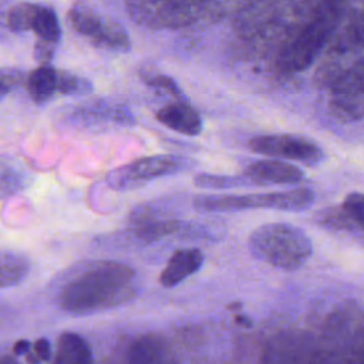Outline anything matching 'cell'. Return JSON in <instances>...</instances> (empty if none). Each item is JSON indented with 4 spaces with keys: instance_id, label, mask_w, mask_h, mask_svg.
I'll list each match as a JSON object with an SVG mask.
<instances>
[{
    "instance_id": "obj_7",
    "label": "cell",
    "mask_w": 364,
    "mask_h": 364,
    "mask_svg": "<svg viewBox=\"0 0 364 364\" xmlns=\"http://www.w3.org/2000/svg\"><path fill=\"white\" fill-rule=\"evenodd\" d=\"M192 166L193 162L181 155L145 156L112 169L105 176V182L112 189L128 191L155 178L185 172Z\"/></svg>"
},
{
    "instance_id": "obj_19",
    "label": "cell",
    "mask_w": 364,
    "mask_h": 364,
    "mask_svg": "<svg viewBox=\"0 0 364 364\" xmlns=\"http://www.w3.org/2000/svg\"><path fill=\"white\" fill-rule=\"evenodd\" d=\"M82 115L90 118L117 122L122 125L135 124V117L129 111V108L119 102H108V101H97L90 107L81 109Z\"/></svg>"
},
{
    "instance_id": "obj_13",
    "label": "cell",
    "mask_w": 364,
    "mask_h": 364,
    "mask_svg": "<svg viewBox=\"0 0 364 364\" xmlns=\"http://www.w3.org/2000/svg\"><path fill=\"white\" fill-rule=\"evenodd\" d=\"M203 263V255L196 247H183L176 250L166 266L164 267L159 282L164 287L171 289L186 280L189 276L195 274Z\"/></svg>"
},
{
    "instance_id": "obj_29",
    "label": "cell",
    "mask_w": 364,
    "mask_h": 364,
    "mask_svg": "<svg viewBox=\"0 0 364 364\" xmlns=\"http://www.w3.org/2000/svg\"><path fill=\"white\" fill-rule=\"evenodd\" d=\"M55 47H57V44H53V43H48V41H44V40L38 38L34 44V58L41 65L48 64L54 57Z\"/></svg>"
},
{
    "instance_id": "obj_18",
    "label": "cell",
    "mask_w": 364,
    "mask_h": 364,
    "mask_svg": "<svg viewBox=\"0 0 364 364\" xmlns=\"http://www.w3.org/2000/svg\"><path fill=\"white\" fill-rule=\"evenodd\" d=\"M128 364H164V348L155 336L144 334L132 341Z\"/></svg>"
},
{
    "instance_id": "obj_6",
    "label": "cell",
    "mask_w": 364,
    "mask_h": 364,
    "mask_svg": "<svg viewBox=\"0 0 364 364\" xmlns=\"http://www.w3.org/2000/svg\"><path fill=\"white\" fill-rule=\"evenodd\" d=\"M70 26L81 36L87 37L95 47L125 53L131 48V38L122 24L104 16L88 3H75L67 13Z\"/></svg>"
},
{
    "instance_id": "obj_34",
    "label": "cell",
    "mask_w": 364,
    "mask_h": 364,
    "mask_svg": "<svg viewBox=\"0 0 364 364\" xmlns=\"http://www.w3.org/2000/svg\"><path fill=\"white\" fill-rule=\"evenodd\" d=\"M0 364H18L17 361H14L11 357H4L3 360H1V363Z\"/></svg>"
},
{
    "instance_id": "obj_20",
    "label": "cell",
    "mask_w": 364,
    "mask_h": 364,
    "mask_svg": "<svg viewBox=\"0 0 364 364\" xmlns=\"http://www.w3.org/2000/svg\"><path fill=\"white\" fill-rule=\"evenodd\" d=\"M185 223L176 219H164V220H151L139 225H134V237L144 243L155 242L164 236L182 232Z\"/></svg>"
},
{
    "instance_id": "obj_11",
    "label": "cell",
    "mask_w": 364,
    "mask_h": 364,
    "mask_svg": "<svg viewBox=\"0 0 364 364\" xmlns=\"http://www.w3.org/2000/svg\"><path fill=\"white\" fill-rule=\"evenodd\" d=\"M252 185H296L304 181V173L297 166L280 159H259L252 162L243 173Z\"/></svg>"
},
{
    "instance_id": "obj_23",
    "label": "cell",
    "mask_w": 364,
    "mask_h": 364,
    "mask_svg": "<svg viewBox=\"0 0 364 364\" xmlns=\"http://www.w3.org/2000/svg\"><path fill=\"white\" fill-rule=\"evenodd\" d=\"M316 220L318 223H321L323 226L337 229V230H343V232H348L351 235L358 233V236H361V233H363V228H360L357 223H354L344 213V210L341 208L323 209V210L316 213Z\"/></svg>"
},
{
    "instance_id": "obj_17",
    "label": "cell",
    "mask_w": 364,
    "mask_h": 364,
    "mask_svg": "<svg viewBox=\"0 0 364 364\" xmlns=\"http://www.w3.org/2000/svg\"><path fill=\"white\" fill-rule=\"evenodd\" d=\"M30 272V260L27 256L0 250V287H13L21 283Z\"/></svg>"
},
{
    "instance_id": "obj_26",
    "label": "cell",
    "mask_w": 364,
    "mask_h": 364,
    "mask_svg": "<svg viewBox=\"0 0 364 364\" xmlns=\"http://www.w3.org/2000/svg\"><path fill=\"white\" fill-rule=\"evenodd\" d=\"M144 81L145 84H148L152 88L156 90H162L168 94H171L172 97H175L178 101L185 100L182 90L179 88V85L176 84V81L168 75H162V74H146L144 75Z\"/></svg>"
},
{
    "instance_id": "obj_1",
    "label": "cell",
    "mask_w": 364,
    "mask_h": 364,
    "mask_svg": "<svg viewBox=\"0 0 364 364\" xmlns=\"http://www.w3.org/2000/svg\"><path fill=\"white\" fill-rule=\"evenodd\" d=\"M138 290L136 272L121 262L100 260L85 264L60 290L58 306L71 314H90L132 299Z\"/></svg>"
},
{
    "instance_id": "obj_16",
    "label": "cell",
    "mask_w": 364,
    "mask_h": 364,
    "mask_svg": "<svg viewBox=\"0 0 364 364\" xmlns=\"http://www.w3.org/2000/svg\"><path fill=\"white\" fill-rule=\"evenodd\" d=\"M26 85L36 104H46L57 92V70L50 64L40 65L27 75Z\"/></svg>"
},
{
    "instance_id": "obj_14",
    "label": "cell",
    "mask_w": 364,
    "mask_h": 364,
    "mask_svg": "<svg viewBox=\"0 0 364 364\" xmlns=\"http://www.w3.org/2000/svg\"><path fill=\"white\" fill-rule=\"evenodd\" d=\"M30 183V171L11 156H0V199L24 191Z\"/></svg>"
},
{
    "instance_id": "obj_9",
    "label": "cell",
    "mask_w": 364,
    "mask_h": 364,
    "mask_svg": "<svg viewBox=\"0 0 364 364\" xmlns=\"http://www.w3.org/2000/svg\"><path fill=\"white\" fill-rule=\"evenodd\" d=\"M363 60L348 68L331 85L328 108L340 121L354 122L363 117Z\"/></svg>"
},
{
    "instance_id": "obj_32",
    "label": "cell",
    "mask_w": 364,
    "mask_h": 364,
    "mask_svg": "<svg viewBox=\"0 0 364 364\" xmlns=\"http://www.w3.org/2000/svg\"><path fill=\"white\" fill-rule=\"evenodd\" d=\"M236 321H237L240 326H245V327H249V326H252V321H250V318H247L246 316H242V314H237V316H236Z\"/></svg>"
},
{
    "instance_id": "obj_31",
    "label": "cell",
    "mask_w": 364,
    "mask_h": 364,
    "mask_svg": "<svg viewBox=\"0 0 364 364\" xmlns=\"http://www.w3.org/2000/svg\"><path fill=\"white\" fill-rule=\"evenodd\" d=\"M6 11L7 9L3 7L0 9V37H3L7 31V27H6Z\"/></svg>"
},
{
    "instance_id": "obj_15",
    "label": "cell",
    "mask_w": 364,
    "mask_h": 364,
    "mask_svg": "<svg viewBox=\"0 0 364 364\" xmlns=\"http://www.w3.org/2000/svg\"><path fill=\"white\" fill-rule=\"evenodd\" d=\"M91 348L85 338L75 333H63L58 338L53 364H91Z\"/></svg>"
},
{
    "instance_id": "obj_21",
    "label": "cell",
    "mask_w": 364,
    "mask_h": 364,
    "mask_svg": "<svg viewBox=\"0 0 364 364\" xmlns=\"http://www.w3.org/2000/svg\"><path fill=\"white\" fill-rule=\"evenodd\" d=\"M31 30L38 36L40 40L58 44L61 38V27L58 23L57 13L47 6H38Z\"/></svg>"
},
{
    "instance_id": "obj_5",
    "label": "cell",
    "mask_w": 364,
    "mask_h": 364,
    "mask_svg": "<svg viewBox=\"0 0 364 364\" xmlns=\"http://www.w3.org/2000/svg\"><path fill=\"white\" fill-rule=\"evenodd\" d=\"M314 202V192L309 188H297L284 192L260 195H218L198 196L195 208L202 212H237L246 209H277L299 212Z\"/></svg>"
},
{
    "instance_id": "obj_27",
    "label": "cell",
    "mask_w": 364,
    "mask_h": 364,
    "mask_svg": "<svg viewBox=\"0 0 364 364\" xmlns=\"http://www.w3.org/2000/svg\"><path fill=\"white\" fill-rule=\"evenodd\" d=\"M341 209L344 213L360 228H363V216H364V198L360 192H351L344 199Z\"/></svg>"
},
{
    "instance_id": "obj_4",
    "label": "cell",
    "mask_w": 364,
    "mask_h": 364,
    "mask_svg": "<svg viewBox=\"0 0 364 364\" xmlns=\"http://www.w3.org/2000/svg\"><path fill=\"white\" fill-rule=\"evenodd\" d=\"M128 14L138 24L151 28H178L225 13L222 3L202 1H128Z\"/></svg>"
},
{
    "instance_id": "obj_25",
    "label": "cell",
    "mask_w": 364,
    "mask_h": 364,
    "mask_svg": "<svg viewBox=\"0 0 364 364\" xmlns=\"http://www.w3.org/2000/svg\"><path fill=\"white\" fill-rule=\"evenodd\" d=\"M195 185L202 189H236L250 186L243 176L233 175H213V173H198L193 179Z\"/></svg>"
},
{
    "instance_id": "obj_22",
    "label": "cell",
    "mask_w": 364,
    "mask_h": 364,
    "mask_svg": "<svg viewBox=\"0 0 364 364\" xmlns=\"http://www.w3.org/2000/svg\"><path fill=\"white\" fill-rule=\"evenodd\" d=\"M40 4L18 3L7 9L6 11V27L11 33H23L31 30L36 13Z\"/></svg>"
},
{
    "instance_id": "obj_8",
    "label": "cell",
    "mask_w": 364,
    "mask_h": 364,
    "mask_svg": "<svg viewBox=\"0 0 364 364\" xmlns=\"http://www.w3.org/2000/svg\"><path fill=\"white\" fill-rule=\"evenodd\" d=\"M249 148L260 155L286 158L307 166H317L324 159L323 149L310 139L289 134L257 135L249 141Z\"/></svg>"
},
{
    "instance_id": "obj_24",
    "label": "cell",
    "mask_w": 364,
    "mask_h": 364,
    "mask_svg": "<svg viewBox=\"0 0 364 364\" xmlns=\"http://www.w3.org/2000/svg\"><path fill=\"white\" fill-rule=\"evenodd\" d=\"M91 91L92 84L90 80L70 71H57V92L64 95H87Z\"/></svg>"
},
{
    "instance_id": "obj_2",
    "label": "cell",
    "mask_w": 364,
    "mask_h": 364,
    "mask_svg": "<svg viewBox=\"0 0 364 364\" xmlns=\"http://www.w3.org/2000/svg\"><path fill=\"white\" fill-rule=\"evenodd\" d=\"M344 4L324 3L301 26L297 34L284 46L277 65L282 71L293 74L309 68L320 51L336 34L344 16Z\"/></svg>"
},
{
    "instance_id": "obj_33",
    "label": "cell",
    "mask_w": 364,
    "mask_h": 364,
    "mask_svg": "<svg viewBox=\"0 0 364 364\" xmlns=\"http://www.w3.org/2000/svg\"><path fill=\"white\" fill-rule=\"evenodd\" d=\"M9 92H10V91H9V88H7V87L4 85V82L0 80V101H1V100H3Z\"/></svg>"
},
{
    "instance_id": "obj_35",
    "label": "cell",
    "mask_w": 364,
    "mask_h": 364,
    "mask_svg": "<svg viewBox=\"0 0 364 364\" xmlns=\"http://www.w3.org/2000/svg\"><path fill=\"white\" fill-rule=\"evenodd\" d=\"M313 364H318V347H317V354H316V358H314Z\"/></svg>"
},
{
    "instance_id": "obj_10",
    "label": "cell",
    "mask_w": 364,
    "mask_h": 364,
    "mask_svg": "<svg viewBox=\"0 0 364 364\" xmlns=\"http://www.w3.org/2000/svg\"><path fill=\"white\" fill-rule=\"evenodd\" d=\"M317 347L301 334H282L263 351L260 364H313Z\"/></svg>"
},
{
    "instance_id": "obj_30",
    "label": "cell",
    "mask_w": 364,
    "mask_h": 364,
    "mask_svg": "<svg viewBox=\"0 0 364 364\" xmlns=\"http://www.w3.org/2000/svg\"><path fill=\"white\" fill-rule=\"evenodd\" d=\"M31 351V344L27 340H20L14 344V354L17 355H26L27 353Z\"/></svg>"
},
{
    "instance_id": "obj_28",
    "label": "cell",
    "mask_w": 364,
    "mask_h": 364,
    "mask_svg": "<svg viewBox=\"0 0 364 364\" xmlns=\"http://www.w3.org/2000/svg\"><path fill=\"white\" fill-rule=\"evenodd\" d=\"M33 354L27 353V360L30 364H38L40 361H47L51 357V346L47 338H38L31 347Z\"/></svg>"
},
{
    "instance_id": "obj_12",
    "label": "cell",
    "mask_w": 364,
    "mask_h": 364,
    "mask_svg": "<svg viewBox=\"0 0 364 364\" xmlns=\"http://www.w3.org/2000/svg\"><path fill=\"white\" fill-rule=\"evenodd\" d=\"M155 118L162 125L183 135L195 136L202 131V118L186 100L164 105L156 111Z\"/></svg>"
},
{
    "instance_id": "obj_3",
    "label": "cell",
    "mask_w": 364,
    "mask_h": 364,
    "mask_svg": "<svg viewBox=\"0 0 364 364\" xmlns=\"http://www.w3.org/2000/svg\"><path fill=\"white\" fill-rule=\"evenodd\" d=\"M250 253L274 267L296 270L313 253L309 236L290 223H267L259 226L249 236Z\"/></svg>"
}]
</instances>
